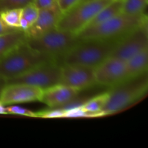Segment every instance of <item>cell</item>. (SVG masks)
I'll use <instances>...</instances> for the list:
<instances>
[{"label":"cell","mask_w":148,"mask_h":148,"mask_svg":"<svg viewBox=\"0 0 148 148\" xmlns=\"http://www.w3.org/2000/svg\"><path fill=\"white\" fill-rule=\"evenodd\" d=\"M0 114H8L7 111V106L0 102Z\"/></svg>","instance_id":"83f0119b"},{"label":"cell","mask_w":148,"mask_h":148,"mask_svg":"<svg viewBox=\"0 0 148 148\" xmlns=\"http://www.w3.org/2000/svg\"><path fill=\"white\" fill-rule=\"evenodd\" d=\"M33 3L39 10L59 7L58 0H33Z\"/></svg>","instance_id":"d4e9b609"},{"label":"cell","mask_w":148,"mask_h":148,"mask_svg":"<svg viewBox=\"0 0 148 148\" xmlns=\"http://www.w3.org/2000/svg\"><path fill=\"white\" fill-rule=\"evenodd\" d=\"M62 14L59 7L39 10L36 21L25 31L27 37H36L56 27Z\"/></svg>","instance_id":"4fadbf2b"},{"label":"cell","mask_w":148,"mask_h":148,"mask_svg":"<svg viewBox=\"0 0 148 148\" xmlns=\"http://www.w3.org/2000/svg\"><path fill=\"white\" fill-rule=\"evenodd\" d=\"M121 38L87 40L78 39L79 40L60 58L59 62L95 69L111 56Z\"/></svg>","instance_id":"6da1fadb"},{"label":"cell","mask_w":148,"mask_h":148,"mask_svg":"<svg viewBox=\"0 0 148 148\" xmlns=\"http://www.w3.org/2000/svg\"><path fill=\"white\" fill-rule=\"evenodd\" d=\"M38 9L34 5L33 3H30L21 9V18L26 20L30 27L36 21L38 15Z\"/></svg>","instance_id":"ffe728a7"},{"label":"cell","mask_w":148,"mask_h":148,"mask_svg":"<svg viewBox=\"0 0 148 148\" xmlns=\"http://www.w3.org/2000/svg\"><path fill=\"white\" fill-rule=\"evenodd\" d=\"M41 89L23 83H7L0 91V102L5 106L40 101Z\"/></svg>","instance_id":"30bf717a"},{"label":"cell","mask_w":148,"mask_h":148,"mask_svg":"<svg viewBox=\"0 0 148 148\" xmlns=\"http://www.w3.org/2000/svg\"><path fill=\"white\" fill-rule=\"evenodd\" d=\"M62 64L57 60H49L36 65L20 76L9 79L6 84H26L43 90L60 84Z\"/></svg>","instance_id":"52a82bcc"},{"label":"cell","mask_w":148,"mask_h":148,"mask_svg":"<svg viewBox=\"0 0 148 148\" xmlns=\"http://www.w3.org/2000/svg\"><path fill=\"white\" fill-rule=\"evenodd\" d=\"M7 111L8 114H14V115L23 116L28 117H37V113L32 111L30 110L25 108L23 107L17 105H10L7 106Z\"/></svg>","instance_id":"7402d4cb"},{"label":"cell","mask_w":148,"mask_h":148,"mask_svg":"<svg viewBox=\"0 0 148 148\" xmlns=\"http://www.w3.org/2000/svg\"><path fill=\"white\" fill-rule=\"evenodd\" d=\"M148 0H122L121 12L129 15H140L145 14Z\"/></svg>","instance_id":"ac0fdd59"},{"label":"cell","mask_w":148,"mask_h":148,"mask_svg":"<svg viewBox=\"0 0 148 148\" xmlns=\"http://www.w3.org/2000/svg\"><path fill=\"white\" fill-rule=\"evenodd\" d=\"M37 113V117L45 119H56L64 118L65 111L63 108H54V109L47 110V111H39Z\"/></svg>","instance_id":"603a6c76"},{"label":"cell","mask_w":148,"mask_h":148,"mask_svg":"<svg viewBox=\"0 0 148 148\" xmlns=\"http://www.w3.org/2000/svg\"><path fill=\"white\" fill-rule=\"evenodd\" d=\"M60 84L79 91L95 85L94 69L75 64H62Z\"/></svg>","instance_id":"8fae6325"},{"label":"cell","mask_w":148,"mask_h":148,"mask_svg":"<svg viewBox=\"0 0 148 148\" xmlns=\"http://www.w3.org/2000/svg\"><path fill=\"white\" fill-rule=\"evenodd\" d=\"M147 48V25L146 21L121 38L110 56L127 62Z\"/></svg>","instance_id":"ba28073f"},{"label":"cell","mask_w":148,"mask_h":148,"mask_svg":"<svg viewBox=\"0 0 148 148\" xmlns=\"http://www.w3.org/2000/svg\"><path fill=\"white\" fill-rule=\"evenodd\" d=\"M146 21L145 14L133 16L121 12L103 23L85 27L77 37L79 40L121 38Z\"/></svg>","instance_id":"277c9868"},{"label":"cell","mask_w":148,"mask_h":148,"mask_svg":"<svg viewBox=\"0 0 148 148\" xmlns=\"http://www.w3.org/2000/svg\"><path fill=\"white\" fill-rule=\"evenodd\" d=\"M148 48L137 53L126 62L127 78L137 76L147 72Z\"/></svg>","instance_id":"5bb4252c"},{"label":"cell","mask_w":148,"mask_h":148,"mask_svg":"<svg viewBox=\"0 0 148 148\" xmlns=\"http://www.w3.org/2000/svg\"><path fill=\"white\" fill-rule=\"evenodd\" d=\"M112 0H89L62 13L56 27L77 35L88 25L97 13Z\"/></svg>","instance_id":"8992f818"},{"label":"cell","mask_w":148,"mask_h":148,"mask_svg":"<svg viewBox=\"0 0 148 148\" xmlns=\"http://www.w3.org/2000/svg\"><path fill=\"white\" fill-rule=\"evenodd\" d=\"M122 10V0H112L103 9H101L87 27L100 24L117 14H120Z\"/></svg>","instance_id":"2e32d148"},{"label":"cell","mask_w":148,"mask_h":148,"mask_svg":"<svg viewBox=\"0 0 148 148\" xmlns=\"http://www.w3.org/2000/svg\"><path fill=\"white\" fill-rule=\"evenodd\" d=\"M14 30H16V29L10 28V27H8L7 26H6L4 25V23L2 22V20H1V18H0V35L9 33V32L12 31Z\"/></svg>","instance_id":"4316f807"},{"label":"cell","mask_w":148,"mask_h":148,"mask_svg":"<svg viewBox=\"0 0 148 148\" xmlns=\"http://www.w3.org/2000/svg\"><path fill=\"white\" fill-rule=\"evenodd\" d=\"M147 72L127 78L108 92V98L101 115L116 114L141 98L147 90Z\"/></svg>","instance_id":"3957f363"},{"label":"cell","mask_w":148,"mask_h":148,"mask_svg":"<svg viewBox=\"0 0 148 148\" xmlns=\"http://www.w3.org/2000/svg\"><path fill=\"white\" fill-rule=\"evenodd\" d=\"M95 83L113 87L127 79L126 62L109 56L94 69Z\"/></svg>","instance_id":"9c48e42d"},{"label":"cell","mask_w":148,"mask_h":148,"mask_svg":"<svg viewBox=\"0 0 148 148\" xmlns=\"http://www.w3.org/2000/svg\"><path fill=\"white\" fill-rule=\"evenodd\" d=\"M1 89H0V91H1Z\"/></svg>","instance_id":"4dcf8cb0"},{"label":"cell","mask_w":148,"mask_h":148,"mask_svg":"<svg viewBox=\"0 0 148 148\" xmlns=\"http://www.w3.org/2000/svg\"><path fill=\"white\" fill-rule=\"evenodd\" d=\"M26 38L27 35L25 31L20 29H16L0 35V59L14 46L24 41Z\"/></svg>","instance_id":"9a60e30c"},{"label":"cell","mask_w":148,"mask_h":148,"mask_svg":"<svg viewBox=\"0 0 148 148\" xmlns=\"http://www.w3.org/2000/svg\"><path fill=\"white\" fill-rule=\"evenodd\" d=\"M64 118H82L90 117L89 114L82 108V106L75 107L73 108L64 110Z\"/></svg>","instance_id":"cb8c5ba5"},{"label":"cell","mask_w":148,"mask_h":148,"mask_svg":"<svg viewBox=\"0 0 148 148\" xmlns=\"http://www.w3.org/2000/svg\"><path fill=\"white\" fill-rule=\"evenodd\" d=\"M5 85H6L5 80H4V79L0 78V89H1V88H2Z\"/></svg>","instance_id":"f1b7e54d"},{"label":"cell","mask_w":148,"mask_h":148,"mask_svg":"<svg viewBox=\"0 0 148 148\" xmlns=\"http://www.w3.org/2000/svg\"><path fill=\"white\" fill-rule=\"evenodd\" d=\"M89 1V0H82V1H81L80 2H79V3H81V2H83V1Z\"/></svg>","instance_id":"f546056e"},{"label":"cell","mask_w":148,"mask_h":148,"mask_svg":"<svg viewBox=\"0 0 148 148\" xmlns=\"http://www.w3.org/2000/svg\"><path fill=\"white\" fill-rule=\"evenodd\" d=\"M108 98V92L91 98L89 101L84 102L82 108L89 114L90 117L102 116L101 111L105 106Z\"/></svg>","instance_id":"e0dca14e"},{"label":"cell","mask_w":148,"mask_h":148,"mask_svg":"<svg viewBox=\"0 0 148 148\" xmlns=\"http://www.w3.org/2000/svg\"><path fill=\"white\" fill-rule=\"evenodd\" d=\"M81 1L82 0H58V5L62 12L64 13L79 4Z\"/></svg>","instance_id":"484cf974"},{"label":"cell","mask_w":148,"mask_h":148,"mask_svg":"<svg viewBox=\"0 0 148 148\" xmlns=\"http://www.w3.org/2000/svg\"><path fill=\"white\" fill-rule=\"evenodd\" d=\"M33 0H0V12L7 10L22 9L33 3Z\"/></svg>","instance_id":"44dd1931"},{"label":"cell","mask_w":148,"mask_h":148,"mask_svg":"<svg viewBox=\"0 0 148 148\" xmlns=\"http://www.w3.org/2000/svg\"><path fill=\"white\" fill-rule=\"evenodd\" d=\"M25 40L14 46L0 59V78L5 82L23 75L43 62L56 60L35 51Z\"/></svg>","instance_id":"7a4b0ae2"},{"label":"cell","mask_w":148,"mask_h":148,"mask_svg":"<svg viewBox=\"0 0 148 148\" xmlns=\"http://www.w3.org/2000/svg\"><path fill=\"white\" fill-rule=\"evenodd\" d=\"M26 42L33 49L59 61L77 42V35L57 27L36 37L26 38Z\"/></svg>","instance_id":"5b68a950"},{"label":"cell","mask_w":148,"mask_h":148,"mask_svg":"<svg viewBox=\"0 0 148 148\" xmlns=\"http://www.w3.org/2000/svg\"><path fill=\"white\" fill-rule=\"evenodd\" d=\"M79 91L58 84L43 90L40 101L52 108H62L76 98Z\"/></svg>","instance_id":"7c38bea8"},{"label":"cell","mask_w":148,"mask_h":148,"mask_svg":"<svg viewBox=\"0 0 148 148\" xmlns=\"http://www.w3.org/2000/svg\"><path fill=\"white\" fill-rule=\"evenodd\" d=\"M0 18L6 26L12 29H20L21 9L7 10L0 12Z\"/></svg>","instance_id":"d6986e66"}]
</instances>
